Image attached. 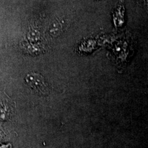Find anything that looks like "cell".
<instances>
[{
	"mask_svg": "<svg viewBox=\"0 0 148 148\" xmlns=\"http://www.w3.org/2000/svg\"><path fill=\"white\" fill-rule=\"evenodd\" d=\"M25 81L27 85L38 95H48L49 92L48 86L41 75L30 73L27 75Z\"/></svg>",
	"mask_w": 148,
	"mask_h": 148,
	"instance_id": "obj_1",
	"label": "cell"
}]
</instances>
